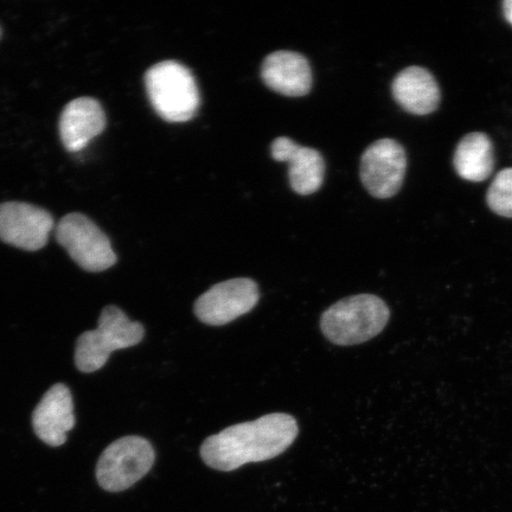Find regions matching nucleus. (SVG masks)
Returning a JSON list of instances; mask_svg holds the SVG:
<instances>
[{"label": "nucleus", "instance_id": "obj_5", "mask_svg": "<svg viewBox=\"0 0 512 512\" xmlns=\"http://www.w3.org/2000/svg\"><path fill=\"white\" fill-rule=\"evenodd\" d=\"M156 452L149 440L128 435L115 440L102 452L96 465V479L107 492H123L132 488L155 464Z\"/></svg>", "mask_w": 512, "mask_h": 512}, {"label": "nucleus", "instance_id": "obj_17", "mask_svg": "<svg viewBox=\"0 0 512 512\" xmlns=\"http://www.w3.org/2000/svg\"><path fill=\"white\" fill-rule=\"evenodd\" d=\"M504 15L508 22L512 25V0L503 3Z\"/></svg>", "mask_w": 512, "mask_h": 512}, {"label": "nucleus", "instance_id": "obj_14", "mask_svg": "<svg viewBox=\"0 0 512 512\" xmlns=\"http://www.w3.org/2000/svg\"><path fill=\"white\" fill-rule=\"evenodd\" d=\"M394 99L408 113L426 115L437 111L441 94L438 82L428 70L409 67L396 76Z\"/></svg>", "mask_w": 512, "mask_h": 512}, {"label": "nucleus", "instance_id": "obj_6", "mask_svg": "<svg viewBox=\"0 0 512 512\" xmlns=\"http://www.w3.org/2000/svg\"><path fill=\"white\" fill-rule=\"evenodd\" d=\"M56 240L87 272H104L117 264V254L105 233L87 216L74 213L57 224Z\"/></svg>", "mask_w": 512, "mask_h": 512}, {"label": "nucleus", "instance_id": "obj_2", "mask_svg": "<svg viewBox=\"0 0 512 512\" xmlns=\"http://www.w3.org/2000/svg\"><path fill=\"white\" fill-rule=\"evenodd\" d=\"M390 310L374 294H357L339 300L320 318V329L331 343L349 347L370 341L386 328Z\"/></svg>", "mask_w": 512, "mask_h": 512}, {"label": "nucleus", "instance_id": "obj_3", "mask_svg": "<svg viewBox=\"0 0 512 512\" xmlns=\"http://www.w3.org/2000/svg\"><path fill=\"white\" fill-rule=\"evenodd\" d=\"M145 87L153 110L168 123H187L200 108L197 82L182 63L155 64L145 74Z\"/></svg>", "mask_w": 512, "mask_h": 512}, {"label": "nucleus", "instance_id": "obj_4", "mask_svg": "<svg viewBox=\"0 0 512 512\" xmlns=\"http://www.w3.org/2000/svg\"><path fill=\"white\" fill-rule=\"evenodd\" d=\"M145 337L139 322H132L117 306L102 310L98 328L83 332L76 342L75 364L82 373L100 370L113 351L136 347Z\"/></svg>", "mask_w": 512, "mask_h": 512}, {"label": "nucleus", "instance_id": "obj_9", "mask_svg": "<svg viewBox=\"0 0 512 512\" xmlns=\"http://www.w3.org/2000/svg\"><path fill=\"white\" fill-rule=\"evenodd\" d=\"M54 228L47 210L21 202L0 204V240L24 251H40Z\"/></svg>", "mask_w": 512, "mask_h": 512}, {"label": "nucleus", "instance_id": "obj_16", "mask_svg": "<svg viewBox=\"0 0 512 512\" xmlns=\"http://www.w3.org/2000/svg\"><path fill=\"white\" fill-rule=\"evenodd\" d=\"M486 201L497 215L512 217V169L499 172L490 185Z\"/></svg>", "mask_w": 512, "mask_h": 512}, {"label": "nucleus", "instance_id": "obj_7", "mask_svg": "<svg viewBox=\"0 0 512 512\" xmlns=\"http://www.w3.org/2000/svg\"><path fill=\"white\" fill-rule=\"evenodd\" d=\"M260 299L258 284L249 278L223 281L196 300L194 312L198 320L210 326L232 323L251 312Z\"/></svg>", "mask_w": 512, "mask_h": 512}, {"label": "nucleus", "instance_id": "obj_8", "mask_svg": "<svg viewBox=\"0 0 512 512\" xmlns=\"http://www.w3.org/2000/svg\"><path fill=\"white\" fill-rule=\"evenodd\" d=\"M407 170L406 151L393 139L377 140L364 151L361 179L370 195L390 198L398 194Z\"/></svg>", "mask_w": 512, "mask_h": 512}, {"label": "nucleus", "instance_id": "obj_11", "mask_svg": "<svg viewBox=\"0 0 512 512\" xmlns=\"http://www.w3.org/2000/svg\"><path fill=\"white\" fill-rule=\"evenodd\" d=\"M271 152L277 162L288 164L290 184L297 194L311 195L322 187L325 165L317 150L280 137L274 140Z\"/></svg>", "mask_w": 512, "mask_h": 512}, {"label": "nucleus", "instance_id": "obj_15", "mask_svg": "<svg viewBox=\"0 0 512 512\" xmlns=\"http://www.w3.org/2000/svg\"><path fill=\"white\" fill-rule=\"evenodd\" d=\"M494 146L486 134L475 132L467 134L454 153V168L466 181L483 182L494 171Z\"/></svg>", "mask_w": 512, "mask_h": 512}, {"label": "nucleus", "instance_id": "obj_13", "mask_svg": "<svg viewBox=\"0 0 512 512\" xmlns=\"http://www.w3.org/2000/svg\"><path fill=\"white\" fill-rule=\"evenodd\" d=\"M261 78L272 91L292 98L309 94L312 88L309 61L293 51L280 50L268 55L262 63Z\"/></svg>", "mask_w": 512, "mask_h": 512}, {"label": "nucleus", "instance_id": "obj_18", "mask_svg": "<svg viewBox=\"0 0 512 512\" xmlns=\"http://www.w3.org/2000/svg\"><path fill=\"white\" fill-rule=\"evenodd\" d=\"M0 36H2V29H0Z\"/></svg>", "mask_w": 512, "mask_h": 512}, {"label": "nucleus", "instance_id": "obj_12", "mask_svg": "<svg viewBox=\"0 0 512 512\" xmlns=\"http://www.w3.org/2000/svg\"><path fill=\"white\" fill-rule=\"evenodd\" d=\"M60 137L69 152H80L106 128V114L98 100L79 98L64 107Z\"/></svg>", "mask_w": 512, "mask_h": 512}, {"label": "nucleus", "instance_id": "obj_1", "mask_svg": "<svg viewBox=\"0 0 512 512\" xmlns=\"http://www.w3.org/2000/svg\"><path fill=\"white\" fill-rule=\"evenodd\" d=\"M298 433V422L292 415L267 414L211 435L200 453L211 469L232 472L249 463L277 458L296 441Z\"/></svg>", "mask_w": 512, "mask_h": 512}, {"label": "nucleus", "instance_id": "obj_10", "mask_svg": "<svg viewBox=\"0 0 512 512\" xmlns=\"http://www.w3.org/2000/svg\"><path fill=\"white\" fill-rule=\"evenodd\" d=\"M32 426L43 443L51 447L66 443L75 426L73 395L67 386L57 383L44 394L32 414Z\"/></svg>", "mask_w": 512, "mask_h": 512}]
</instances>
